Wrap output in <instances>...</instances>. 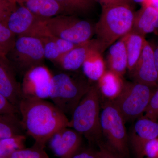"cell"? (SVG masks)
Listing matches in <instances>:
<instances>
[{
    "mask_svg": "<svg viewBox=\"0 0 158 158\" xmlns=\"http://www.w3.org/2000/svg\"><path fill=\"white\" fill-rule=\"evenodd\" d=\"M23 129L35 144L45 148L52 136L68 127L67 116L46 100L23 98L18 106Z\"/></svg>",
    "mask_w": 158,
    "mask_h": 158,
    "instance_id": "6da1fadb",
    "label": "cell"
},
{
    "mask_svg": "<svg viewBox=\"0 0 158 158\" xmlns=\"http://www.w3.org/2000/svg\"><path fill=\"white\" fill-rule=\"evenodd\" d=\"M91 85L84 74L64 70L53 74L49 99L66 116H71Z\"/></svg>",
    "mask_w": 158,
    "mask_h": 158,
    "instance_id": "7a4b0ae2",
    "label": "cell"
},
{
    "mask_svg": "<svg viewBox=\"0 0 158 158\" xmlns=\"http://www.w3.org/2000/svg\"><path fill=\"white\" fill-rule=\"evenodd\" d=\"M135 12L128 5L102 6L94 34L106 50L132 30Z\"/></svg>",
    "mask_w": 158,
    "mask_h": 158,
    "instance_id": "3957f363",
    "label": "cell"
},
{
    "mask_svg": "<svg viewBox=\"0 0 158 158\" xmlns=\"http://www.w3.org/2000/svg\"><path fill=\"white\" fill-rule=\"evenodd\" d=\"M96 85H92L71 115L68 127L90 141L98 142L102 134L99 112V95Z\"/></svg>",
    "mask_w": 158,
    "mask_h": 158,
    "instance_id": "277c9868",
    "label": "cell"
},
{
    "mask_svg": "<svg viewBox=\"0 0 158 158\" xmlns=\"http://www.w3.org/2000/svg\"><path fill=\"white\" fill-rule=\"evenodd\" d=\"M102 136L106 144L124 158H129L128 136L124 118L112 101L107 102L100 115Z\"/></svg>",
    "mask_w": 158,
    "mask_h": 158,
    "instance_id": "5b68a950",
    "label": "cell"
},
{
    "mask_svg": "<svg viewBox=\"0 0 158 158\" xmlns=\"http://www.w3.org/2000/svg\"><path fill=\"white\" fill-rule=\"evenodd\" d=\"M157 88L136 82H124L119 95L112 101L125 122L139 118Z\"/></svg>",
    "mask_w": 158,
    "mask_h": 158,
    "instance_id": "8992f818",
    "label": "cell"
},
{
    "mask_svg": "<svg viewBox=\"0 0 158 158\" xmlns=\"http://www.w3.org/2000/svg\"><path fill=\"white\" fill-rule=\"evenodd\" d=\"M44 23L51 35L74 44L87 42L94 34V26L77 15H60L44 20Z\"/></svg>",
    "mask_w": 158,
    "mask_h": 158,
    "instance_id": "52a82bcc",
    "label": "cell"
},
{
    "mask_svg": "<svg viewBox=\"0 0 158 158\" xmlns=\"http://www.w3.org/2000/svg\"><path fill=\"white\" fill-rule=\"evenodd\" d=\"M6 57L16 71L23 75L31 68L43 65L45 59L42 42L31 36L17 37L13 48Z\"/></svg>",
    "mask_w": 158,
    "mask_h": 158,
    "instance_id": "ba28073f",
    "label": "cell"
},
{
    "mask_svg": "<svg viewBox=\"0 0 158 158\" xmlns=\"http://www.w3.org/2000/svg\"><path fill=\"white\" fill-rule=\"evenodd\" d=\"M21 89L23 98H50L53 74L43 64L31 68L24 74Z\"/></svg>",
    "mask_w": 158,
    "mask_h": 158,
    "instance_id": "9c48e42d",
    "label": "cell"
},
{
    "mask_svg": "<svg viewBox=\"0 0 158 158\" xmlns=\"http://www.w3.org/2000/svg\"><path fill=\"white\" fill-rule=\"evenodd\" d=\"M82 135L73 129L63 128L54 134L48 144L58 158H72L81 150Z\"/></svg>",
    "mask_w": 158,
    "mask_h": 158,
    "instance_id": "30bf717a",
    "label": "cell"
},
{
    "mask_svg": "<svg viewBox=\"0 0 158 158\" xmlns=\"http://www.w3.org/2000/svg\"><path fill=\"white\" fill-rule=\"evenodd\" d=\"M106 50L97 39H91L87 42L77 44L72 49L64 54L56 64L64 71H77L82 68L85 61L94 53L104 52Z\"/></svg>",
    "mask_w": 158,
    "mask_h": 158,
    "instance_id": "8fae6325",
    "label": "cell"
},
{
    "mask_svg": "<svg viewBox=\"0 0 158 158\" xmlns=\"http://www.w3.org/2000/svg\"><path fill=\"white\" fill-rule=\"evenodd\" d=\"M157 138L158 122L144 116L139 117L128 137L129 142L136 158H144L143 152L145 144Z\"/></svg>",
    "mask_w": 158,
    "mask_h": 158,
    "instance_id": "7c38bea8",
    "label": "cell"
},
{
    "mask_svg": "<svg viewBox=\"0 0 158 158\" xmlns=\"http://www.w3.org/2000/svg\"><path fill=\"white\" fill-rule=\"evenodd\" d=\"M134 81L158 87V73L156 68L153 47L146 40L135 66L130 72Z\"/></svg>",
    "mask_w": 158,
    "mask_h": 158,
    "instance_id": "4fadbf2b",
    "label": "cell"
},
{
    "mask_svg": "<svg viewBox=\"0 0 158 158\" xmlns=\"http://www.w3.org/2000/svg\"><path fill=\"white\" fill-rule=\"evenodd\" d=\"M16 73L6 57L0 56V93L18 108L23 97Z\"/></svg>",
    "mask_w": 158,
    "mask_h": 158,
    "instance_id": "5bb4252c",
    "label": "cell"
},
{
    "mask_svg": "<svg viewBox=\"0 0 158 158\" xmlns=\"http://www.w3.org/2000/svg\"><path fill=\"white\" fill-rule=\"evenodd\" d=\"M42 20L45 19L37 17L25 7L17 4L6 25L16 37L29 36Z\"/></svg>",
    "mask_w": 158,
    "mask_h": 158,
    "instance_id": "9a60e30c",
    "label": "cell"
},
{
    "mask_svg": "<svg viewBox=\"0 0 158 158\" xmlns=\"http://www.w3.org/2000/svg\"><path fill=\"white\" fill-rule=\"evenodd\" d=\"M38 38L43 45L45 59L55 63L77 45L51 35L48 30Z\"/></svg>",
    "mask_w": 158,
    "mask_h": 158,
    "instance_id": "2e32d148",
    "label": "cell"
},
{
    "mask_svg": "<svg viewBox=\"0 0 158 158\" xmlns=\"http://www.w3.org/2000/svg\"><path fill=\"white\" fill-rule=\"evenodd\" d=\"M19 6H23L31 13L42 19L64 15L60 5L55 0H15Z\"/></svg>",
    "mask_w": 158,
    "mask_h": 158,
    "instance_id": "e0dca14e",
    "label": "cell"
},
{
    "mask_svg": "<svg viewBox=\"0 0 158 158\" xmlns=\"http://www.w3.org/2000/svg\"><path fill=\"white\" fill-rule=\"evenodd\" d=\"M109 70L123 77L127 69L128 59L124 37L110 47L107 56Z\"/></svg>",
    "mask_w": 158,
    "mask_h": 158,
    "instance_id": "ac0fdd59",
    "label": "cell"
},
{
    "mask_svg": "<svg viewBox=\"0 0 158 158\" xmlns=\"http://www.w3.org/2000/svg\"><path fill=\"white\" fill-rule=\"evenodd\" d=\"M133 31L145 36L158 30V11L152 7H143L135 12Z\"/></svg>",
    "mask_w": 158,
    "mask_h": 158,
    "instance_id": "d6986e66",
    "label": "cell"
},
{
    "mask_svg": "<svg viewBox=\"0 0 158 158\" xmlns=\"http://www.w3.org/2000/svg\"><path fill=\"white\" fill-rule=\"evenodd\" d=\"M122 77L110 70H106L97 85L99 91L109 101L115 99L121 93L124 82Z\"/></svg>",
    "mask_w": 158,
    "mask_h": 158,
    "instance_id": "ffe728a7",
    "label": "cell"
},
{
    "mask_svg": "<svg viewBox=\"0 0 158 158\" xmlns=\"http://www.w3.org/2000/svg\"><path fill=\"white\" fill-rule=\"evenodd\" d=\"M124 38L127 56V69L131 72L141 56L146 40L145 36L133 30Z\"/></svg>",
    "mask_w": 158,
    "mask_h": 158,
    "instance_id": "44dd1931",
    "label": "cell"
},
{
    "mask_svg": "<svg viewBox=\"0 0 158 158\" xmlns=\"http://www.w3.org/2000/svg\"><path fill=\"white\" fill-rule=\"evenodd\" d=\"M101 52L92 54L82 65L83 74L90 81H98L106 71V64Z\"/></svg>",
    "mask_w": 158,
    "mask_h": 158,
    "instance_id": "7402d4cb",
    "label": "cell"
},
{
    "mask_svg": "<svg viewBox=\"0 0 158 158\" xmlns=\"http://www.w3.org/2000/svg\"><path fill=\"white\" fill-rule=\"evenodd\" d=\"M18 116L15 114H0V139L25 135Z\"/></svg>",
    "mask_w": 158,
    "mask_h": 158,
    "instance_id": "603a6c76",
    "label": "cell"
},
{
    "mask_svg": "<svg viewBox=\"0 0 158 158\" xmlns=\"http://www.w3.org/2000/svg\"><path fill=\"white\" fill-rule=\"evenodd\" d=\"M64 15L78 16L88 14L95 6V0H55Z\"/></svg>",
    "mask_w": 158,
    "mask_h": 158,
    "instance_id": "cb8c5ba5",
    "label": "cell"
},
{
    "mask_svg": "<svg viewBox=\"0 0 158 158\" xmlns=\"http://www.w3.org/2000/svg\"><path fill=\"white\" fill-rule=\"evenodd\" d=\"M25 135L0 139V158H5L15 151L25 147Z\"/></svg>",
    "mask_w": 158,
    "mask_h": 158,
    "instance_id": "d4e9b609",
    "label": "cell"
},
{
    "mask_svg": "<svg viewBox=\"0 0 158 158\" xmlns=\"http://www.w3.org/2000/svg\"><path fill=\"white\" fill-rule=\"evenodd\" d=\"M44 148L34 144L31 147L18 149L5 158H50Z\"/></svg>",
    "mask_w": 158,
    "mask_h": 158,
    "instance_id": "484cf974",
    "label": "cell"
},
{
    "mask_svg": "<svg viewBox=\"0 0 158 158\" xmlns=\"http://www.w3.org/2000/svg\"><path fill=\"white\" fill-rule=\"evenodd\" d=\"M16 37L6 25L0 23V56H6L9 53L14 46Z\"/></svg>",
    "mask_w": 158,
    "mask_h": 158,
    "instance_id": "4316f807",
    "label": "cell"
},
{
    "mask_svg": "<svg viewBox=\"0 0 158 158\" xmlns=\"http://www.w3.org/2000/svg\"><path fill=\"white\" fill-rule=\"evenodd\" d=\"M17 6L15 0H0V23L6 25L9 16Z\"/></svg>",
    "mask_w": 158,
    "mask_h": 158,
    "instance_id": "83f0119b",
    "label": "cell"
},
{
    "mask_svg": "<svg viewBox=\"0 0 158 158\" xmlns=\"http://www.w3.org/2000/svg\"><path fill=\"white\" fill-rule=\"evenodd\" d=\"M144 117L154 121L158 119V87L153 94L145 110Z\"/></svg>",
    "mask_w": 158,
    "mask_h": 158,
    "instance_id": "f1b7e54d",
    "label": "cell"
},
{
    "mask_svg": "<svg viewBox=\"0 0 158 158\" xmlns=\"http://www.w3.org/2000/svg\"><path fill=\"white\" fill-rule=\"evenodd\" d=\"M0 114L19 115L18 108L0 93Z\"/></svg>",
    "mask_w": 158,
    "mask_h": 158,
    "instance_id": "f546056e",
    "label": "cell"
},
{
    "mask_svg": "<svg viewBox=\"0 0 158 158\" xmlns=\"http://www.w3.org/2000/svg\"><path fill=\"white\" fill-rule=\"evenodd\" d=\"M99 147L98 150L96 152L97 158H124L107 144L99 142Z\"/></svg>",
    "mask_w": 158,
    "mask_h": 158,
    "instance_id": "4dcf8cb0",
    "label": "cell"
},
{
    "mask_svg": "<svg viewBox=\"0 0 158 158\" xmlns=\"http://www.w3.org/2000/svg\"><path fill=\"white\" fill-rule=\"evenodd\" d=\"M144 156L146 158H158V138L148 142L144 146Z\"/></svg>",
    "mask_w": 158,
    "mask_h": 158,
    "instance_id": "1f68e13d",
    "label": "cell"
},
{
    "mask_svg": "<svg viewBox=\"0 0 158 158\" xmlns=\"http://www.w3.org/2000/svg\"><path fill=\"white\" fill-rule=\"evenodd\" d=\"M99 2L102 6L117 5H128L133 6L134 2L131 0H95Z\"/></svg>",
    "mask_w": 158,
    "mask_h": 158,
    "instance_id": "d6a6232c",
    "label": "cell"
},
{
    "mask_svg": "<svg viewBox=\"0 0 158 158\" xmlns=\"http://www.w3.org/2000/svg\"><path fill=\"white\" fill-rule=\"evenodd\" d=\"M72 158H97L96 152L93 151L92 150L87 149L81 150Z\"/></svg>",
    "mask_w": 158,
    "mask_h": 158,
    "instance_id": "836d02e7",
    "label": "cell"
},
{
    "mask_svg": "<svg viewBox=\"0 0 158 158\" xmlns=\"http://www.w3.org/2000/svg\"><path fill=\"white\" fill-rule=\"evenodd\" d=\"M141 5L143 7H152L158 11V0H144Z\"/></svg>",
    "mask_w": 158,
    "mask_h": 158,
    "instance_id": "e575fe53",
    "label": "cell"
},
{
    "mask_svg": "<svg viewBox=\"0 0 158 158\" xmlns=\"http://www.w3.org/2000/svg\"><path fill=\"white\" fill-rule=\"evenodd\" d=\"M153 51L155 62L158 73V45L155 48H153Z\"/></svg>",
    "mask_w": 158,
    "mask_h": 158,
    "instance_id": "d590c367",
    "label": "cell"
},
{
    "mask_svg": "<svg viewBox=\"0 0 158 158\" xmlns=\"http://www.w3.org/2000/svg\"><path fill=\"white\" fill-rule=\"evenodd\" d=\"M133 2L137 3H142L144 2V0H131Z\"/></svg>",
    "mask_w": 158,
    "mask_h": 158,
    "instance_id": "8d00e7d4",
    "label": "cell"
}]
</instances>
